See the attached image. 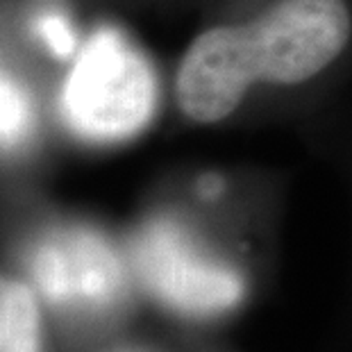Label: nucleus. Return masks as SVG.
Returning a JSON list of instances; mask_svg holds the SVG:
<instances>
[{"label": "nucleus", "mask_w": 352, "mask_h": 352, "mask_svg": "<svg viewBox=\"0 0 352 352\" xmlns=\"http://www.w3.org/2000/svg\"><path fill=\"white\" fill-rule=\"evenodd\" d=\"M134 266L157 300L184 316H216L243 298L239 273L202 252L173 221H155L141 232Z\"/></svg>", "instance_id": "7ed1b4c3"}, {"label": "nucleus", "mask_w": 352, "mask_h": 352, "mask_svg": "<svg viewBox=\"0 0 352 352\" xmlns=\"http://www.w3.org/2000/svg\"><path fill=\"white\" fill-rule=\"evenodd\" d=\"M350 34L346 0H277L250 23L209 28L177 66V104L191 121L219 123L254 82L298 85L318 76Z\"/></svg>", "instance_id": "f257e3e1"}, {"label": "nucleus", "mask_w": 352, "mask_h": 352, "mask_svg": "<svg viewBox=\"0 0 352 352\" xmlns=\"http://www.w3.org/2000/svg\"><path fill=\"white\" fill-rule=\"evenodd\" d=\"M39 32H41V39L46 41V46L55 52V55L59 57L73 55V50H76V34L71 32V28L64 19L55 16V14L41 19Z\"/></svg>", "instance_id": "0eeeda50"}, {"label": "nucleus", "mask_w": 352, "mask_h": 352, "mask_svg": "<svg viewBox=\"0 0 352 352\" xmlns=\"http://www.w3.org/2000/svg\"><path fill=\"white\" fill-rule=\"evenodd\" d=\"M59 104L66 123L80 137L125 139L153 116V69L121 32L100 30L78 52Z\"/></svg>", "instance_id": "f03ea898"}, {"label": "nucleus", "mask_w": 352, "mask_h": 352, "mask_svg": "<svg viewBox=\"0 0 352 352\" xmlns=\"http://www.w3.org/2000/svg\"><path fill=\"white\" fill-rule=\"evenodd\" d=\"M32 277L52 305L104 307L121 291L123 268L100 236L71 230L50 236L34 250Z\"/></svg>", "instance_id": "20e7f679"}, {"label": "nucleus", "mask_w": 352, "mask_h": 352, "mask_svg": "<svg viewBox=\"0 0 352 352\" xmlns=\"http://www.w3.org/2000/svg\"><path fill=\"white\" fill-rule=\"evenodd\" d=\"M30 125V104L14 82L0 78V146L16 144Z\"/></svg>", "instance_id": "423d86ee"}, {"label": "nucleus", "mask_w": 352, "mask_h": 352, "mask_svg": "<svg viewBox=\"0 0 352 352\" xmlns=\"http://www.w3.org/2000/svg\"><path fill=\"white\" fill-rule=\"evenodd\" d=\"M0 352H41L39 302L28 284L0 275Z\"/></svg>", "instance_id": "39448f33"}]
</instances>
